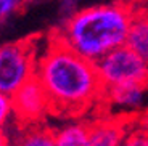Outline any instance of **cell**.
Here are the masks:
<instances>
[{
    "label": "cell",
    "instance_id": "obj_2",
    "mask_svg": "<svg viewBox=\"0 0 148 146\" xmlns=\"http://www.w3.org/2000/svg\"><path fill=\"white\" fill-rule=\"evenodd\" d=\"M135 10L126 0L97 3L66 16L53 35L77 55L97 63L127 44Z\"/></svg>",
    "mask_w": 148,
    "mask_h": 146
},
{
    "label": "cell",
    "instance_id": "obj_1",
    "mask_svg": "<svg viewBox=\"0 0 148 146\" xmlns=\"http://www.w3.org/2000/svg\"><path fill=\"white\" fill-rule=\"evenodd\" d=\"M36 77L50 100V111L77 114L103 96L105 88L97 64L50 35L47 48L39 56Z\"/></svg>",
    "mask_w": 148,
    "mask_h": 146
},
{
    "label": "cell",
    "instance_id": "obj_13",
    "mask_svg": "<svg viewBox=\"0 0 148 146\" xmlns=\"http://www.w3.org/2000/svg\"><path fill=\"white\" fill-rule=\"evenodd\" d=\"M122 146H148V133H134L126 136Z\"/></svg>",
    "mask_w": 148,
    "mask_h": 146
},
{
    "label": "cell",
    "instance_id": "obj_6",
    "mask_svg": "<svg viewBox=\"0 0 148 146\" xmlns=\"http://www.w3.org/2000/svg\"><path fill=\"white\" fill-rule=\"evenodd\" d=\"M103 95L119 108L138 109L145 104V100L148 95V84H129L106 88Z\"/></svg>",
    "mask_w": 148,
    "mask_h": 146
},
{
    "label": "cell",
    "instance_id": "obj_8",
    "mask_svg": "<svg viewBox=\"0 0 148 146\" xmlns=\"http://www.w3.org/2000/svg\"><path fill=\"white\" fill-rule=\"evenodd\" d=\"M90 140L92 146H122L126 130L118 122H98L90 127Z\"/></svg>",
    "mask_w": 148,
    "mask_h": 146
},
{
    "label": "cell",
    "instance_id": "obj_10",
    "mask_svg": "<svg viewBox=\"0 0 148 146\" xmlns=\"http://www.w3.org/2000/svg\"><path fill=\"white\" fill-rule=\"evenodd\" d=\"M56 146H92L90 127L84 124H69L55 132Z\"/></svg>",
    "mask_w": 148,
    "mask_h": 146
},
{
    "label": "cell",
    "instance_id": "obj_4",
    "mask_svg": "<svg viewBox=\"0 0 148 146\" xmlns=\"http://www.w3.org/2000/svg\"><path fill=\"white\" fill-rule=\"evenodd\" d=\"M95 64L105 90L129 84H148V64L129 45L114 48Z\"/></svg>",
    "mask_w": 148,
    "mask_h": 146
},
{
    "label": "cell",
    "instance_id": "obj_11",
    "mask_svg": "<svg viewBox=\"0 0 148 146\" xmlns=\"http://www.w3.org/2000/svg\"><path fill=\"white\" fill-rule=\"evenodd\" d=\"M11 114H13V103H11V96L0 93V130L7 127Z\"/></svg>",
    "mask_w": 148,
    "mask_h": 146
},
{
    "label": "cell",
    "instance_id": "obj_7",
    "mask_svg": "<svg viewBox=\"0 0 148 146\" xmlns=\"http://www.w3.org/2000/svg\"><path fill=\"white\" fill-rule=\"evenodd\" d=\"M126 45L148 64V8L135 10Z\"/></svg>",
    "mask_w": 148,
    "mask_h": 146
},
{
    "label": "cell",
    "instance_id": "obj_16",
    "mask_svg": "<svg viewBox=\"0 0 148 146\" xmlns=\"http://www.w3.org/2000/svg\"><path fill=\"white\" fill-rule=\"evenodd\" d=\"M76 2H79V0H76Z\"/></svg>",
    "mask_w": 148,
    "mask_h": 146
},
{
    "label": "cell",
    "instance_id": "obj_12",
    "mask_svg": "<svg viewBox=\"0 0 148 146\" xmlns=\"http://www.w3.org/2000/svg\"><path fill=\"white\" fill-rule=\"evenodd\" d=\"M23 0H0V19L10 16L21 7Z\"/></svg>",
    "mask_w": 148,
    "mask_h": 146
},
{
    "label": "cell",
    "instance_id": "obj_15",
    "mask_svg": "<svg viewBox=\"0 0 148 146\" xmlns=\"http://www.w3.org/2000/svg\"><path fill=\"white\" fill-rule=\"evenodd\" d=\"M0 146H13L10 135L7 133V130H5V128H2V130H0Z\"/></svg>",
    "mask_w": 148,
    "mask_h": 146
},
{
    "label": "cell",
    "instance_id": "obj_14",
    "mask_svg": "<svg viewBox=\"0 0 148 146\" xmlns=\"http://www.w3.org/2000/svg\"><path fill=\"white\" fill-rule=\"evenodd\" d=\"M126 2L134 8V10H142V8H148V0H126Z\"/></svg>",
    "mask_w": 148,
    "mask_h": 146
},
{
    "label": "cell",
    "instance_id": "obj_9",
    "mask_svg": "<svg viewBox=\"0 0 148 146\" xmlns=\"http://www.w3.org/2000/svg\"><path fill=\"white\" fill-rule=\"evenodd\" d=\"M11 143L13 146H56L55 132L37 124L26 125Z\"/></svg>",
    "mask_w": 148,
    "mask_h": 146
},
{
    "label": "cell",
    "instance_id": "obj_5",
    "mask_svg": "<svg viewBox=\"0 0 148 146\" xmlns=\"http://www.w3.org/2000/svg\"><path fill=\"white\" fill-rule=\"evenodd\" d=\"M13 116L24 125H34L42 121L50 111V100L40 81L32 77L11 95Z\"/></svg>",
    "mask_w": 148,
    "mask_h": 146
},
{
    "label": "cell",
    "instance_id": "obj_3",
    "mask_svg": "<svg viewBox=\"0 0 148 146\" xmlns=\"http://www.w3.org/2000/svg\"><path fill=\"white\" fill-rule=\"evenodd\" d=\"M37 44L21 39L0 45V93L11 96L27 81L36 77Z\"/></svg>",
    "mask_w": 148,
    "mask_h": 146
}]
</instances>
